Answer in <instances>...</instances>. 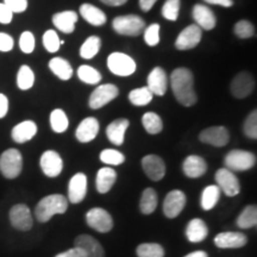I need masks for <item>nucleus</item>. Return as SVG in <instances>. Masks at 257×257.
Listing matches in <instances>:
<instances>
[{
	"instance_id": "6ab92c4d",
	"label": "nucleus",
	"mask_w": 257,
	"mask_h": 257,
	"mask_svg": "<svg viewBox=\"0 0 257 257\" xmlns=\"http://www.w3.org/2000/svg\"><path fill=\"white\" fill-rule=\"evenodd\" d=\"M193 18L201 30H212L217 24V18L206 5L197 4L193 8Z\"/></svg>"
},
{
	"instance_id": "f03ea898",
	"label": "nucleus",
	"mask_w": 257,
	"mask_h": 257,
	"mask_svg": "<svg viewBox=\"0 0 257 257\" xmlns=\"http://www.w3.org/2000/svg\"><path fill=\"white\" fill-rule=\"evenodd\" d=\"M68 208V199L62 194H51L43 198L35 208V216L40 223H47L55 214H63Z\"/></svg>"
},
{
	"instance_id": "13d9d810",
	"label": "nucleus",
	"mask_w": 257,
	"mask_h": 257,
	"mask_svg": "<svg viewBox=\"0 0 257 257\" xmlns=\"http://www.w3.org/2000/svg\"><path fill=\"white\" fill-rule=\"evenodd\" d=\"M185 257H208V255L205 251H201V250H198V251L191 252L188 255H186Z\"/></svg>"
},
{
	"instance_id": "bb28decb",
	"label": "nucleus",
	"mask_w": 257,
	"mask_h": 257,
	"mask_svg": "<svg viewBox=\"0 0 257 257\" xmlns=\"http://www.w3.org/2000/svg\"><path fill=\"white\" fill-rule=\"evenodd\" d=\"M208 229L205 221L200 218H194L189 221L187 227H186V236L189 242L199 243L202 242L207 237Z\"/></svg>"
},
{
	"instance_id": "f3484780",
	"label": "nucleus",
	"mask_w": 257,
	"mask_h": 257,
	"mask_svg": "<svg viewBox=\"0 0 257 257\" xmlns=\"http://www.w3.org/2000/svg\"><path fill=\"white\" fill-rule=\"evenodd\" d=\"M87 194V178L82 173H78L70 179L68 186V201L79 204Z\"/></svg>"
},
{
	"instance_id": "6e6552de",
	"label": "nucleus",
	"mask_w": 257,
	"mask_h": 257,
	"mask_svg": "<svg viewBox=\"0 0 257 257\" xmlns=\"http://www.w3.org/2000/svg\"><path fill=\"white\" fill-rule=\"evenodd\" d=\"M119 94V89L117 86L112 83H105V85L98 86L89 96V107L93 110L104 107L106 104L113 100Z\"/></svg>"
},
{
	"instance_id": "473e14b6",
	"label": "nucleus",
	"mask_w": 257,
	"mask_h": 257,
	"mask_svg": "<svg viewBox=\"0 0 257 257\" xmlns=\"http://www.w3.org/2000/svg\"><path fill=\"white\" fill-rule=\"evenodd\" d=\"M157 193L154 188H146L141 197L140 208L144 214H150L156 210L157 207Z\"/></svg>"
},
{
	"instance_id": "20e7f679",
	"label": "nucleus",
	"mask_w": 257,
	"mask_h": 257,
	"mask_svg": "<svg viewBox=\"0 0 257 257\" xmlns=\"http://www.w3.org/2000/svg\"><path fill=\"white\" fill-rule=\"evenodd\" d=\"M23 169V156L17 149H8L0 156V172L6 179H16Z\"/></svg>"
},
{
	"instance_id": "603ef678",
	"label": "nucleus",
	"mask_w": 257,
	"mask_h": 257,
	"mask_svg": "<svg viewBox=\"0 0 257 257\" xmlns=\"http://www.w3.org/2000/svg\"><path fill=\"white\" fill-rule=\"evenodd\" d=\"M55 257H87V255L78 246H74V248L67 250V251L59 253Z\"/></svg>"
},
{
	"instance_id": "f704fd0d",
	"label": "nucleus",
	"mask_w": 257,
	"mask_h": 257,
	"mask_svg": "<svg viewBox=\"0 0 257 257\" xmlns=\"http://www.w3.org/2000/svg\"><path fill=\"white\" fill-rule=\"evenodd\" d=\"M142 124L148 134L157 135L162 131L163 121L157 113L154 112H147L142 117Z\"/></svg>"
},
{
	"instance_id": "a19ab883",
	"label": "nucleus",
	"mask_w": 257,
	"mask_h": 257,
	"mask_svg": "<svg viewBox=\"0 0 257 257\" xmlns=\"http://www.w3.org/2000/svg\"><path fill=\"white\" fill-rule=\"evenodd\" d=\"M100 160L106 165L110 166H119L123 165L125 161V156L120 152L114 149H105L100 154Z\"/></svg>"
},
{
	"instance_id": "4468645a",
	"label": "nucleus",
	"mask_w": 257,
	"mask_h": 257,
	"mask_svg": "<svg viewBox=\"0 0 257 257\" xmlns=\"http://www.w3.org/2000/svg\"><path fill=\"white\" fill-rule=\"evenodd\" d=\"M199 140L202 143L210 144L213 147H225L229 143L230 134L224 126H211L202 130L199 135Z\"/></svg>"
},
{
	"instance_id": "9b49d317",
	"label": "nucleus",
	"mask_w": 257,
	"mask_h": 257,
	"mask_svg": "<svg viewBox=\"0 0 257 257\" xmlns=\"http://www.w3.org/2000/svg\"><path fill=\"white\" fill-rule=\"evenodd\" d=\"M230 89L234 98H246V96L251 94V92L255 89V79L252 78L251 74L246 72L237 74V75L234 76V79L231 81Z\"/></svg>"
},
{
	"instance_id": "c85d7f7f",
	"label": "nucleus",
	"mask_w": 257,
	"mask_h": 257,
	"mask_svg": "<svg viewBox=\"0 0 257 257\" xmlns=\"http://www.w3.org/2000/svg\"><path fill=\"white\" fill-rule=\"evenodd\" d=\"M80 14H81L82 18L87 23L94 25V27H101L107 21L104 12L100 9L96 8V6L91 4H82L80 6Z\"/></svg>"
},
{
	"instance_id": "09e8293b",
	"label": "nucleus",
	"mask_w": 257,
	"mask_h": 257,
	"mask_svg": "<svg viewBox=\"0 0 257 257\" xmlns=\"http://www.w3.org/2000/svg\"><path fill=\"white\" fill-rule=\"evenodd\" d=\"M4 4L14 14H22L28 9V0H4Z\"/></svg>"
},
{
	"instance_id": "f8f14e48",
	"label": "nucleus",
	"mask_w": 257,
	"mask_h": 257,
	"mask_svg": "<svg viewBox=\"0 0 257 257\" xmlns=\"http://www.w3.org/2000/svg\"><path fill=\"white\" fill-rule=\"evenodd\" d=\"M186 206V195L180 189L170 191L163 202V213L167 218H176Z\"/></svg>"
},
{
	"instance_id": "393cba45",
	"label": "nucleus",
	"mask_w": 257,
	"mask_h": 257,
	"mask_svg": "<svg viewBox=\"0 0 257 257\" xmlns=\"http://www.w3.org/2000/svg\"><path fill=\"white\" fill-rule=\"evenodd\" d=\"M37 134V125L32 120H25L16 125L12 128V140L16 143H25L36 136Z\"/></svg>"
},
{
	"instance_id": "c756f323",
	"label": "nucleus",
	"mask_w": 257,
	"mask_h": 257,
	"mask_svg": "<svg viewBox=\"0 0 257 257\" xmlns=\"http://www.w3.org/2000/svg\"><path fill=\"white\" fill-rule=\"evenodd\" d=\"M49 68L57 78L61 80H69L73 75V68L70 63L62 57H54L49 61Z\"/></svg>"
},
{
	"instance_id": "9d476101",
	"label": "nucleus",
	"mask_w": 257,
	"mask_h": 257,
	"mask_svg": "<svg viewBox=\"0 0 257 257\" xmlns=\"http://www.w3.org/2000/svg\"><path fill=\"white\" fill-rule=\"evenodd\" d=\"M217 186L220 192H224L227 197H234L240 192V185L237 176L227 168H220L216 173Z\"/></svg>"
},
{
	"instance_id": "4d7b16f0",
	"label": "nucleus",
	"mask_w": 257,
	"mask_h": 257,
	"mask_svg": "<svg viewBox=\"0 0 257 257\" xmlns=\"http://www.w3.org/2000/svg\"><path fill=\"white\" fill-rule=\"evenodd\" d=\"M100 2L107 6H121L126 4L127 0H100Z\"/></svg>"
},
{
	"instance_id": "423d86ee",
	"label": "nucleus",
	"mask_w": 257,
	"mask_h": 257,
	"mask_svg": "<svg viewBox=\"0 0 257 257\" xmlns=\"http://www.w3.org/2000/svg\"><path fill=\"white\" fill-rule=\"evenodd\" d=\"M107 67L111 73L118 76L133 75L136 72V62L133 57L123 53H113L108 56Z\"/></svg>"
},
{
	"instance_id": "4be33fe9",
	"label": "nucleus",
	"mask_w": 257,
	"mask_h": 257,
	"mask_svg": "<svg viewBox=\"0 0 257 257\" xmlns=\"http://www.w3.org/2000/svg\"><path fill=\"white\" fill-rule=\"evenodd\" d=\"M99 133V121L93 117L83 119L76 128L75 136L79 142L88 143L94 140Z\"/></svg>"
},
{
	"instance_id": "79ce46f5",
	"label": "nucleus",
	"mask_w": 257,
	"mask_h": 257,
	"mask_svg": "<svg viewBox=\"0 0 257 257\" xmlns=\"http://www.w3.org/2000/svg\"><path fill=\"white\" fill-rule=\"evenodd\" d=\"M43 46L49 53H56L61 47V41L56 31L48 30L43 35Z\"/></svg>"
},
{
	"instance_id": "de8ad7c7",
	"label": "nucleus",
	"mask_w": 257,
	"mask_h": 257,
	"mask_svg": "<svg viewBox=\"0 0 257 257\" xmlns=\"http://www.w3.org/2000/svg\"><path fill=\"white\" fill-rule=\"evenodd\" d=\"M19 48L25 54H31L35 49V36L30 31H24L19 38Z\"/></svg>"
},
{
	"instance_id": "72a5a7b5",
	"label": "nucleus",
	"mask_w": 257,
	"mask_h": 257,
	"mask_svg": "<svg viewBox=\"0 0 257 257\" xmlns=\"http://www.w3.org/2000/svg\"><path fill=\"white\" fill-rule=\"evenodd\" d=\"M100 47L101 40L98 36L88 37L80 48V56L85 60H91L99 53Z\"/></svg>"
},
{
	"instance_id": "58836bf2",
	"label": "nucleus",
	"mask_w": 257,
	"mask_h": 257,
	"mask_svg": "<svg viewBox=\"0 0 257 257\" xmlns=\"http://www.w3.org/2000/svg\"><path fill=\"white\" fill-rule=\"evenodd\" d=\"M153 96L154 94L146 86V87L136 88L131 91L128 94V100L135 106H146L153 100Z\"/></svg>"
},
{
	"instance_id": "f257e3e1",
	"label": "nucleus",
	"mask_w": 257,
	"mask_h": 257,
	"mask_svg": "<svg viewBox=\"0 0 257 257\" xmlns=\"http://www.w3.org/2000/svg\"><path fill=\"white\" fill-rule=\"evenodd\" d=\"M170 86L173 93L180 104L184 106H193L197 102L198 96L194 91V78L187 68H176L170 75Z\"/></svg>"
},
{
	"instance_id": "412c9836",
	"label": "nucleus",
	"mask_w": 257,
	"mask_h": 257,
	"mask_svg": "<svg viewBox=\"0 0 257 257\" xmlns=\"http://www.w3.org/2000/svg\"><path fill=\"white\" fill-rule=\"evenodd\" d=\"M75 246L81 249L87 257H105V251L101 244L89 234H80L76 237Z\"/></svg>"
},
{
	"instance_id": "7ed1b4c3",
	"label": "nucleus",
	"mask_w": 257,
	"mask_h": 257,
	"mask_svg": "<svg viewBox=\"0 0 257 257\" xmlns=\"http://www.w3.org/2000/svg\"><path fill=\"white\" fill-rule=\"evenodd\" d=\"M112 27L117 34L123 36H138L146 29V22L135 15H126L115 17L112 22Z\"/></svg>"
},
{
	"instance_id": "ddd939ff",
	"label": "nucleus",
	"mask_w": 257,
	"mask_h": 257,
	"mask_svg": "<svg viewBox=\"0 0 257 257\" xmlns=\"http://www.w3.org/2000/svg\"><path fill=\"white\" fill-rule=\"evenodd\" d=\"M202 36V30L197 24L188 25L180 32L179 37L175 41V47L179 50L193 49L200 43Z\"/></svg>"
},
{
	"instance_id": "c9c22d12",
	"label": "nucleus",
	"mask_w": 257,
	"mask_h": 257,
	"mask_svg": "<svg viewBox=\"0 0 257 257\" xmlns=\"http://www.w3.org/2000/svg\"><path fill=\"white\" fill-rule=\"evenodd\" d=\"M78 76L82 82L87 85H96L101 81L102 76L95 68L88 66V64H82L78 69Z\"/></svg>"
},
{
	"instance_id": "aec40b11",
	"label": "nucleus",
	"mask_w": 257,
	"mask_h": 257,
	"mask_svg": "<svg viewBox=\"0 0 257 257\" xmlns=\"http://www.w3.org/2000/svg\"><path fill=\"white\" fill-rule=\"evenodd\" d=\"M248 238L242 232H221L214 238V244L220 249L243 248Z\"/></svg>"
},
{
	"instance_id": "5fc2aeb1",
	"label": "nucleus",
	"mask_w": 257,
	"mask_h": 257,
	"mask_svg": "<svg viewBox=\"0 0 257 257\" xmlns=\"http://www.w3.org/2000/svg\"><path fill=\"white\" fill-rule=\"evenodd\" d=\"M204 2L211 5L224 6V8H231L233 5V0H204Z\"/></svg>"
},
{
	"instance_id": "7c9ffc66",
	"label": "nucleus",
	"mask_w": 257,
	"mask_h": 257,
	"mask_svg": "<svg viewBox=\"0 0 257 257\" xmlns=\"http://www.w3.org/2000/svg\"><path fill=\"white\" fill-rule=\"evenodd\" d=\"M220 189L217 185L207 186L206 188L202 191L201 194V207L205 211H210L217 205L218 200L220 198Z\"/></svg>"
},
{
	"instance_id": "ea45409f",
	"label": "nucleus",
	"mask_w": 257,
	"mask_h": 257,
	"mask_svg": "<svg viewBox=\"0 0 257 257\" xmlns=\"http://www.w3.org/2000/svg\"><path fill=\"white\" fill-rule=\"evenodd\" d=\"M138 257H165V249L156 243H144L137 246Z\"/></svg>"
},
{
	"instance_id": "6e6d98bb",
	"label": "nucleus",
	"mask_w": 257,
	"mask_h": 257,
	"mask_svg": "<svg viewBox=\"0 0 257 257\" xmlns=\"http://www.w3.org/2000/svg\"><path fill=\"white\" fill-rule=\"evenodd\" d=\"M157 0H140V6L142 9V11L148 12L153 9V6L155 5Z\"/></svg>"
},
{
	"instance_id": "49530a36",
	"label": "nucleus",
	"mask_w": 257,
	"mask_h": 257,
	"mask_svg": "<svg viewBox=\"0 0 257 257\" xmlns=\"http://www.w3.org/2000/svg\"><path fill=\"white\" fill-rule=\"evenodd\" d=\"M244 134L250 140L257 138V112L252 111L244 121Z\"/></svg>"
},
{
	"instance_id": "1a4fd4ad",
	"label": "nucleus",
	"mask_w": 257,
	"mask_h": 257,
	"mask_svg": "<svg viewBox=\"0 0 257 257\" xmlns=\"http://www.w3.org/2000/svg\"><path fill=\"white\" fill-rule=\"evenodd\" d=\"M10 223L16 230L29 231L34 225L30 208L24 204H17L10 210Z\"/></svg>"
},
{
	"instance_id": "4c0bfd02",
	"label": "nucleus",
	"mask_w": 257,
	"mask_h": 257,
	"mask_svg": "<svg viewBox=\"0 0 257 257\" xmlns=\"http://www.w3.org/2000/svg\"><path fill=\"white\" fill-rule=\"evenodd\" d=\"M50 125L51 128L55 131L56 134H62L69 126V120L64 111L56 108L50 113Z\"/></svg>"
},
{
	"instance_id": "a878e982",
	"label": "nucleus",
	"mask_w": 257,
	"mask_h": 257,
	"mask_svg": "<svg viewBox=\"0 0 257 257\" xmlns=\"http://www.w3.org/2000/svg\"><path fill=\"white\" fill-rule=\"evenodd\" d=\"M78 15L74 11H62L53 16V23L63 34H72L75 30Z\"/></svg>"
},
{
	"instance_id": "2f4dec72",
	"label": "nucleus",
	"mask_w": 257,
	"mask_h": 257,
	"mask_svg": "<svg viewBox=\"0 0 257 257\" xmlns=\"http://www.w3.org/2000/svg\"><path fill=\"white\" fill-rule=\"evenodd\" d=\"M237 225L240 229H250L257 225V208L255 205H249L240 212L237 218Z\"/></svg>"
},
{
	"instance_id": "0eeeda50",
	"label": "nucleus",
	"mask_w": 257,
	"mask_h": 257,
	"mask_svg": "<svg viewBox=\"0 0 257 257\" xmlns=\"http://www.w3.org/2000/svg\"><path fill=\"white\" fill-rule=\"evenodd\" d=\"M86 221H87L88 226L101 233L110 232L113 227V220H112L111 214L100 207H94L89 210L86 214Z\"/></svg>"
},
{
	"instance_id": "a211bd4d",
	"label": "nucleus",
	"mask_w": 257,
	"mask_h": 257,
	"mask_svg": "<svg viewBox=\"0 0 257 257\" xmlns=\"http://www.w3.org/2000/svg\"><path fill=\"white\" fill-rule=\"evenodd\" d=\"M147 83V87L154 95H165L168 88V78H167L166 72L161 67H155L148 76Z\"/></svg>"
},
{
	"instance_id": "e433bc0d",
	"label": "nucleus",
	"mask_w": 257,
	"mask_h": 257,
	"mask_svg": "<svg viewBox=\"0 0 257 257\" xmlns=\"http://www.w3.org/2000/svg\"><path fill=\"white\" fill-rule=\"evenodd\" d=\"M35 83V74L30 67L24 64L18 70L17 74V86L22 91H28Z\"/></svg>"
},
{
	"instance_id": "2eb2a0df",
	"label": "nucleus",
	"mask_w": 257,
	"mask_h": 257,
	"mask_svg": "<svg viewBox=\"0 0 257 257\" xmlns=\"http://www.w3.org/2000/svg\"><path fill=\"white\" fill-rule=\"evenodd\" d=\"M41 168L43 173L49 178H56L63 169V161L55 150H47L43 153L40 160Z\"/></svg>"
},
{
	"instance_id": "39448f33",
	"label": "nucleus",
	"mask_w": 257,
	"mask_h": 257,
	"mask_svg": "<svg viewBox=\"0 0 257 257\" xmlns=\"http://www.w3.org/2000/svg\"><path fill=\"white\" fill-rule=\"evenodd\" d=\"M225 168L231 172H245L256 165V156L246 150H231L224 159Z\"/></svg>"
},
{
	"instance_id": "a18cd8bd",
	"label": "nucleus",
	"mask_w": 257,
	"mask_h": 257,
	"mask_svg": "<svg viewBox=\"0 0 257 257\" xmlns=\"http://www.w3.org/2000/svg\"><path fill=\"white\" fill-rule=\"evenodd\" d=\"M144 42L149 47H155L160 43V25L152 24L144 29Z\"/></svg>"
},
{
	"instance_id": "b1692460",
	"label": "nucleus",
	"mask_w": 257,
	"mask_h": 257,
	"mask_svg": "<svg viewBox=\"0 0 257 257\" xmlns=\"http://www.w3.org/2000/svg\"><path fill=\"white\" fill-rule=\"evenodd\" d=\"M130 121L125 118L115 119L106 127V136L114 146H121L124 143L125 133H126Z\"/></svg>"
},
{
	"instance_id": "c03bdc74",
	"label": "nucleus",
	"mask_w": 257,
	"mask_h": 257,
	"mask_svg": "<svg viewBox=\"0 0 257 257\" xmlns=\"http://www.w3.org/2000/svg\"><path fill=\"white\" fill-rule=\"evenodd\" d=\"M233 31L236 34V36L242 38V40H246V38L252 37L255 35V28H253V25L249 21H245V19L237 22L233 28Z\"/></svg>"
},
{
	"instance_id": "3c124183",
	"label": "nucleus",
	"mask_w": 257,
	"mask_h": 257,
	"mask_svg": "<svg viewBox=\"0 0 257 257\" xmlns=\"http://www.w3.org/2000/svg\"><path fill=\"white\" fill-rule=\"evenodd\" d=\"M14 18V12L6 6L4 3H0V23L9 24Z\"/></svg>"
},
{
	"instance_id": "5701e85b",
	"label": "nucleus",
	"mask_w": 257,
	"mask_h": 257,
	"mask_svg": "<svg viewBox=\"0 0 257 257\" xmlns=\"http://www.w3.org/2000/svg\"><path fill=\"white\" fill-rule=\"evenodd\" d=\"M182 169L186 176L191 179H198L206 173L207 165L202 157L198 155H191L186 157L182 165Z\"/></svg>"
},
{
	"instance_id": "8fccbe9b",
	"label": "nucleus",
	"mask_w": 257,
	"mask_h": 257,
	"mask_svg": "<svg viewBox=\"0 0 257 257\" xmlns=\"http://www.w3.org/2000/svg\"><path fill=\"white\" fill-rule=\"evenodd\" d=\"M14 38L5 32H0V51H10L14 49Z\"/></svg>"
},
{
	"instance_id": "cd10ccee",
	"label": "nucleus",
	"mask_w": 257,
	"mask_h": 257,
	"mask_svg": "<svg viewBox=\"0 0 257 257\" xmlns=\"http://www.w3.org/2000/svg\"><path fill=\"white\" fill-rule=\"evenodd\" d=\"M115 180H117V173H115L114 169L110 168V167L99 169L95 181L96 191L101 193V194H105L113 187Z\"/></svg>"
},
{
	"instance_id": "37998d69",
	"label": "nucleus",
	"mask_w": 257,
	"mask_h": 257,
	"mask_svg": "<svg viewBox=\"0 0 257 257\" xmlns=\"http://www.w3.org/2000/svg\"><path fill=\"white\" fill-rule=\"evenodd\" d=\"M180 0H167L162 6V16L170 22H175L179 17Z\"/></svg>"
},
{
	"instance_id": "864d4df0",
	"label": "nucleus",
	"mask_w": 257,
	"mask_h": 257,
	"mask_svg": "<svg viewBox=\"0 0 257 257\" xmlns=\"http://www.w3.org/2000/svg\"><path fill=\"white\" fill-rule=\"evenodd\" d=\"M9 111V99L8 96L0 93V119L8 114Z\"/></svg>"
},
{
	"instance_id": "dca6fc26",
	"label": "nucleus",
	"mask_w": 257,
	"mask_h": 257,
	"mask_svg": "<svg viewBox=\"0 0 257 257\" xmlns=\"http://www.w3.org/2000/svg\"><path fill=\"white\" fill-rule=\"evenodd\" d=\"M144 173L153 181H160L166 174V165L163 160L157 155H147L142 160Z\"/></svg>"
}]
</instances>
